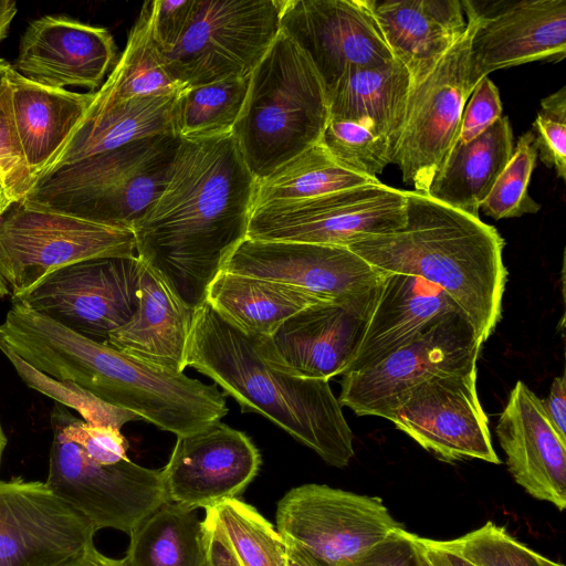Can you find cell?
<instances>
[{"mask_svg": "<svg viewBox=\"0 0 566 566\" xmlns=\"http://www.w3.org/2000/svg\"><path fill=\"white\" fill-rule=\"evenodd\" d=\"M495 432L507 469L531 496L563 511L566 506V441L552 427L539 399L518 380Z\"/></svg>", "mask_w": 566, "mask_h": 566, "instance_id": "603a6c76", "label": "cell"}, {"mask_svg": "<svg viewBox=\"0 0 566 566\" xmlns=\"http://www.w3.org/2000/svg\"><path fill=\"white\" fill-rule=\"evenodd\" d=\"M6 80L18 138L36 181L84 118L95 92L76 93L45 86L22 76L12 65Z\"/></svg>", "mask_w": 566, "mask_h": 566, "instance_id": "4316f807", "label": "cell"}, {"mask_svg": "<svg viewBox=\"0 0 566 566\" xmlns=\"http://www.w3.org/2000/svg\"><path fill=\"white\" fill-rule=\"evenodd\" d=\"M481 345L467 315L452 314L374 366L342 375L337 399L357 416L388 420L419 384L476 368Z\"/></svg>", "mask_w": 566, "mask_h": 566, "instance_id": "30bf717a", "label": "cell"}, {"mask_svg": "<svg viewBox=\"0 0 566 566\" xmlns=\"http://www.w3.org/2000/svg\"><path fill=\"white\" fill-rule=\"evenodd\" d=\"M284 0H193L176 46L163 53L187 87L251 76L281 31Z\"/></svg>", "mask_w": 566, "mask_h": 566, "instance_id": "52a82bcc", "label": "cell"}, {"mask_svg": "<svg viewBox=\"0 0 566 566\" xmlns=\"http://www.w3.org/2000/svg\"><path fill=\"white\" fill-rule=\"evenodd\" d=\"M281 30L310 57L327 95L348 70L394 60L361 0H284Z\"/></svg>", "mask_w": 566, "mask_h": 566, "instance_id": "ffe728a7", "label": "cell"}, {"mask_svg": "<svg viewBox=\"0 0 566 566\" xmlns=\"http://www.w3.org/2000/svg\"><path fill=\"white\" fill-rule=\"evenodd\" d=\"M423 566H475L448 547L443 541L413 535Z\"/></svg>", "mask_w": 566, "mask_h": 566, "instance_id": "c3c4849f", "label": "cell"}, {"mask_svg": "<svg viewBox=\"0 0 566 566\" xmlns=\"http://www.w3.org/2000/svg\"><path fill=\"white\" fill-rule=\"evenodd\" d=\"M0 345L39 371L72 380L127 411L143 406L157 384L154 365L78 335L19 303H12L0 325Z\"/></svg>", "mask_w": 566, "mask_h": 566, "instance_id": "8992f818", "label": "cell"}, {"mask_svg": "<svg viewBox=\"0 0 566 566\" xmlns=\"http://www.w3.org/2000/svg\"><path fill=\"white\" fill-rule=\"evenodd\" d=\"M443 542L475 566H564L533 551L491 521Z\"/></svg>", "mask_w": 566, "mask_h": 566, "instance_id": "ab89813d", "label": "cell"}, {"mask_svg": "<svg viewBox=\"0 0 566 566\" xmlns=\"http://www.w3.org/2000/svg\"><path fill=\"white\" fill-rule=\"evenodd\" d=\"M133 255L132 230L15 202L0 216V297L13 301L48 274L74 262Z\"/></svg>", "mask_w": 566, "mask_h": 566, "instance_id": "ba28073f", "label": "cell"}, {"mask_svg": "<svg viewBox=\"0 0 566 566\" xmlns=\"http://www.w3.org/2000/svg\"><path fill=\"white\" fill-rule=\"evenodd\" d=\"M455 313L464 312L437 285L418 276L386 272L346 373L374 366L431 325Z\"/></svg>", "mask_w": 566, "mask_h": 566, "instance_id": "d4e9b609", "label": "cell"}, {"mask_svg": "<svg viewBox=\"0 0 566 566\" xmlns=\"http://www.w3.org/2000/svg\"><path fill=\"white\" fill-rule=\"evenodd\" d=\"M186 367L213 380L242 412L262 415L327 464L345 468L354 436L328 380L304 378L272 364L248 335L207 301L195 310Z\"/></svg>", "mask_w": 566, "mask_h": 566, "instance_id": "7a4b0ae2", "label": "cell"}, {"mask_svg": "<svg viewBox=\"0 0 566 566\" xmlns=\"http://www.w3.org/2000/svg\"><path fill=\"white\" fill-rule=\"evenodd\" d=\"M0 182L17 202L31 190V174L14 127L7 80L0 85Z\"/></svg>", "mask_w": 566, "mask_h": 566, "instance_id": "7bdbcfd3", "label": "cell"}, {"mask_svg": "<svg viewBox=\"0 0 566 566\" xmlns=\"http://www.w3.org/2000/svg\"><path fill=\"white\" fill-rule=\"evenodd\" d=\"M406 206L405 190L380 181L307 200L270 202L253 208L247 238L348 248L403 227Z\"/></svg>", "mask_w": 566, "mask_h": 566, "instance_id": "9c48e42d", "label": "cell"}, {"mask_svg": "<svg viewBox=\"0 0 566 566\" xmlns=\"http://www.w3.org/2000/svg\"><path fill=\"white\" fill-rule=\"evenodd\" d=\"M410 86L407 69L395 59L374 67L350 69L328 92L329 117L363 124L396 150Z\"/></svg>", "mask_w": 566, "mask_h": 566, "instance_id": "f1b7e54d", "label": "cell"}, {"mask_svg": "<svg viewBox=\"0 0 566 566\" xmlns=\"http://www.w3.org/2000/svg\"><path fill=\"white\" fill-rule=\"evenodd\" d=\"M75 566H124L122 559H114L99 553L93 546Z\"/></svg>", "mask_w": 566, "mask_h": 566, "instance_id": "816d5d0a", "label": "cell"}, {"mask_svg": "<svg viewBox=\"0 0 566 566\" xmlns=\"http://www.w3.org/2000/svg\"><path fill=\"white\" fill-rule=\"evenodd\" d=\"M501 116L502 103L499 90L486 76L478 83L465 103L457 142L468 143L472 140Z\"/></svg>", "mask_w": 566, "mask_h": 566, "instance_id": "ee69618b", "label": "cell"}, {"mask_svg": "<svg viewBox=\"0 0 566 566\" xmlns=\"http://www.w3.org/2000/svg\"><path fill=\"white\" fill-rule=\"evenodd\" d=\"M286 548V566H323L298 544L283 538Z\"/></svg>", "mask_w": 566, "mask_h": 566, "instance_id": "f907efd6", "label": "cell"}, {"mask_svg": "<svg viewBox=\"0 0 566 566\" xmlns=\"http://www.w3.org/2000/svg\"><path fill=\"white\" fill-rule=\"evenodd\" d=\"M205 511L224 534L241 566H286L283 536L255 507L231 497Z\"/></svg>", "mask_w": 566, "mask_h": 566, "instance_id": "d590c367", "label": "cell"}, {"mask_svg": "<svg viewBox=\"0 0 566 566\" xmlns=\"http://www.w3.org/2000/svg\"><path fill=\"white\" fill-rule=\"evenodd\" d=\"M321 143L345 168L377 178L392 164L391 144L369 127L354 120L329 117Z\"/></svg>", "mask_w": 566, "mask_h": 566, "instance_id": "74e56055", "label": "cell"}, {"mask_svg": "<svg viewBox=\"0 0 566 566\" xmlns=\"http://www.w3.org/2000/svg\"><path fill=\"white\" fill-rule=\"evenodd\" d=\"M395 60L421 82L467 29L460 0H361Z\"/></svg>", "mask_w": 566, "mask_h": 566, "instance_id": "cb8c5ba5", "label": "cell"}, {"mask_svg": "<svg viewBox=\"0 0 566 566\" xmlns=\"http://www.w3.org/2000/svg\"><path fill=\"white\" fill-rule=\"evenodd\" d=\"M474 18L470 43L472 90L491 72L566 55V0H461Z\"/></svg>", "mask_w": 566, "mask_h": 566, "instance_id": "ac0fdd59", "label": "cell"}, {"mask_svg": "<svg viewBox=\"0 0 566 566\" xmlns=\"http://www.w3.org/2000/svg\"><path fill=\"white\" fill-rule=\"evenodd\" d=\"M196 510L166 501L128 533L124 566H203V522Z\"/></svg>", "mask_w": 566, "mask_h": 566, "instance_id": "d6a6232c", "label": "cell"}, {"mask_svg": "<svg viewBox=\"0 0 566 566\" xmlns=\"http://www.w3.org/2000/svg\"><path fill=\"white\" fill-rule=\"evenodd\" d=\"M544 411L554 430L563 441H566V379L565 376L555 377L549 395L542 399Z\"/></svg>", "mask_w": 566, "mask_h": 566, "instance_id": "681fc988", "label": "cell"}, {"mask_svg": "<svg viewBox=\"0 0 566 566\" xmlns=\"http://www.w3.org/2000/svg\"><path fill=\"white\" fill-rule=\"evenodd\" d=\"M532 133L541 161L566 178V86L541 99Z\"/></svg>", "mask_w": 566, "mask_h": 566, "instance_id": "b9f144b4", "label": "cell"}, {"mask_svg": "<svg viewBox=\"0 0 566 566\" xmlns=\"http://www.w3.org/2000/svg\"><path fill=\"white\" fill-rule=\"evenodd\" d=\"M329 119L325 84L282 30L253 70L232 136L256 180L321 142Z\"/></svg>", "mask_w": 566, "mask_h": 566, "instance_id": "277c9868", "label": "cell"}, {"mask_svg": "<svg viewBox=\"0 0 566 566\" xmlns=\"http://www.w3.org/2000/svg\"><path fill=\"white\" fill-rule=\"evenodd\" d=\"M6 444H7V438H6V434H4L1 423H0V462H1V457H2L3 450L6 448Z\"/></svg>", "mask_w": 566, "mask_h": 566, "instance_id": "9f6ffc18", "label": "cell"}, {"mask_svg": "<svg viewBox=\"0 0 566 566\" xmlns=\"http://www.w3.org/2000/svg\"><path fill=\"white\" fill-rule=\"evenodd\" d=\"M206 301L245 334L261 337H270L307 306L333 302L287 284L226 271L210 283Z\"/></svg>", "mask_w": 566, "mask_h": 566, "instance_id": "4dcf8cb0", "label": "cell"}, {"mask_svg": "<svg viewBox=\"0 0 566 566\" xmlns=\"http://www.w3.org/2000/svg\"><path fill=\"white\" fill-rule=\"evenodd\" d=\"M15 202L8 189L0 182V216Z\"/></svg>", "mask_w": 566, "mask_h": 566, "instance_id": "db71d44e", "label": "cell"}, {"mask_svg": "<svg viewBox=\"0 0 566 566\" xmlns=\"http://www.w3.org/2000/svg\"><path fill=\"white\" fill-rule=\"evenodd\" d=\"M221 271L287 284L327 301L373 294L386 275L346 247L248 238Z\"/></svg>", "mask_w": 566, "mask_h": 566, "instance_id": "e0dca14e", "label": "cell"}, {"mask_svg": "<svg viewBox=\"0 0 566 566\" xmlns=\"http://www.w3.org/2000/svg\"><path fill=\"white\" fill-rule=\"evenodd\" d=\"M195 310L142 261L137 310L108 335L106 344L147 363L184 371Z\"/></svg>", "mask_w": 566, "mask_h": 566, "instance_id": "484cf974", "label": "cell"}, {"mask_svg": "<svg viewBox=\"0 0 566 566\" xmlns=\"http://www.w3.org/2000/svg\"><path fill=\"white\" fill-rule=\"evenodd\" d=\"M476 377L478 368L430 378L413 387L388 420L442 461L499 464Z\"/></svg>", "mask_w": 566, "mask_h": 566, "instance_id": "2e32d148", "label": "cell"}, {"mask_svg": "<svg viewBox=\"0 0 566 566\" xmlns=\"http://www.w3.org/2000/svg\"><path fill=\"white\" fill-rule=\"evenodd\" d=\"M401 526L381 499L324 484L293 488L276 509L283 538L302 546L323 566L349 565Z\"/></svg>", "mask_w": 566, "mask_h": 566, "instance_id": "4fadbf2b", "label": "cell"}, {"mask_svg": "<svg viewBox=\"0 0 566 566\" xmlns=\"http://www.w3.org/2000/svg\"><path fill=\"white\" fill-rule=\"evenodd\" d=\"M10 66H11L10 63H8L6 60L0 57V85L6 80L7 72H8Z\"/></svg>", "mask_w": 566, "mask_h": 566, "instance_id": "11a10c76", "label": "cell"}, {"mask_svg": "<svg viewBox=\"0 0 566 566\" xmlns=\"http://www.w3.org/2000/svg\"><path fill=\"white\" fill-rule=\"evenodd\" d=\"M181 139L158 135L40 176L27 208L134 229L165 189Z\"/></svg>", "mask_w": 566, "mask_h": 566, "instance_id": "5b68a950", "label": "cell"}, {"mask_svg": "<svg viewBox=\"0 0 566 566\" xmlns=\"http://www.w3.org/2000/svg\"><path fill=\"white\" fill-rule=\"evenodd\" d=\"M192 6L193 0L150 1L153 36L163 53L179 42L190 20Z\"/></svg>", "mask_w": 566, "mask_h": 566, "instance_id": "bcb514c9", "label": "cell"}, {"mask_svg": "<svg viewBox=\"0 0 566 566\" xmlns=\"http://www.w3.org/2000/svg\"><path fill=\"white\" fill-rule=\"evenodd\" d=\"M117 48L107 29L67 17L44 15L23 32L13 69L39 84L98 88L115 64Z\"/></svg>", "mask_w": 566, "mask_h": 566, "instance_id": "7402d4cb", "label": "cell"}, {"mask_svg": "<svg viewBox=\"0 0 566 566\" xmlns=\"http://www.w3.org/2000/svg\"><path fill=\"white\" fill-rule=\"evenodd\" d=\"M0 350L28 387L52 398L56 403L76 410L90 424L120 430L125 423L139 419L130 411L103 401L72 380L54 379L39 371L4 346L0 345Z\"/></svg>", "mask_w": 566, "mask_h": 566, "instance_id": "8d00e7d4", "label": "cell"}, {"mask_svg": "<svg viewBox=\"0 0 566 566\" xmlns=\"http://www.w3.org/2000/svg\"><path fill=\"white\" fill-rule=\"evenodd\" d=\"M513 130L506 116L468 143L457 142L434 175L428 195L474 218L512 157Z\"/></svg>", "mask_w": 566, "mask_h": 566, "instance_id": "83f0119b", "label": "cell"}, {"mask_svg": "<svg viewBox=\"0 0 566 566\" xmlns=\"http://www.w3.org/2000/svg\"><path fill=\"white\" fill-rule=\"evenodd\" d=\"M413 535L398 527L347 566H423Z\"/></svg>", "mask_w": 566, "mask_h": 566, "instance_id": "f6af8a7d", "label": "cell"}, {"mask_svg": "<svg viewBox=\"0 0 566 566\" xmlns=\"http://www.w3.org/2000/svg\"><path fill=\"white\" fill-rule=\"evenodd\" d=\"M45 484L97 531L109 527L128 534L167 501L161 469L144 468L128 458L101 463L55 429Z\"/></svg>", "mask_w": 566, "mask_h": 566, "instance_id": "7c38bea8", "label": "cell"}, {"mask_svg": "<svg viewBox=\"0 0 566 566\" xmlns=\"http://www.w3.org/2000/svg\"><path fill=\"white\" fill-rule=\"evenodd\" d=\"M180 93L136 97L98 115L84 117L43 174L135 140L176 135L175 112Z\"/></svg>", "mask_w": 566, "mask_h": 566, "instance_id": "f546056e", "label": "cell"}, {"mask_svg": "<svg viewBox=\"0 0 566 566\" xmlns=\"http://www.w3.org/2000/svg\"><path fill=\"white\" fill-rule=\"evenodd\" d=\"M537 155L534 134L528 130L517 139L511 159L481 203L484 214L500 220L536 213L541 209L527 191Z\"/></svg>", "mask_w": 566, "mask_h": 566, "instance_id": "f35d334b", "label": "cell"}, {"mask_svg": "<svg viewBox=\"0 0 566 566\" xmlns=\"http://www.w3.org/2000/svg\"><path fill=\"white\" fill-rule=\"evenodd\" d=\"M17 10L15 1L0 0V41L7 36L9 27L17 13Z\"/></svg>", "mask_w": 566, "mask_h": 566, "instance_id": "f5cc1de1", "label": "cell"}, {"mask_svg": "<svg viewBox=\"0 0 566 566\" xmlns=\"http://www.w3.org/2000/svg\"><path fill=\"white\" fill-rule=\"evenodd\" d=\"M378 293L379 290L363 297L323 302L301 310L270 337L255 336L261 353L272 364L304 378L329 381L344 375Z\"/></svg>", "mask_w": 566, "mask_h": 566, "instance_id": "d6986e66", "label": "cell"}, {"mask_svg": "<svg viewBox=\"0 0 566 566\" xmlns=\"http://www.w3.org/2000/svg\"><path fill=\"white\" fill-rule=\"evenodd\" d=\"M170 73L153 36L150 1L143 4L126 46L84 117L98 115L129 99L170 95L186 90Z\"/></svg>", "mask_w": 566, "mask_h": 566, "instance_id": "1f68e13d", "label": "cell"}, {"mask_svg": "<svg viewBox=\"0 0 566 566\" xmlns=\"http://www.w3.org/2000/svg\"><path fill=\"white\" fill-rule=\"evenodd\" d=\"M250 76L231 77L187 87L176 102V135L185 140H202L232 134L243 107Z\"/></svg>", "mask_w": 566, "mask_h": 566, "instance_id": "e575fe53", "label": "cell"}, {"mask_svg": "<svg viewBox=\"0 0 566 566\" xmlns=\"http://www.w3.org/2000/svg\"><path fill=\"white\" fill-rule=\"evenodd\" d=\"M379 182L338 164L319 142L268 177L256 180L253 208L270 202L300 201Z\"/></svg>", "mask_w": 566, "mask_h": 566, "instance_id": "836d02e7", "label": "cell"}, {"mask_svg": "<svg viewBox=\"0 0 566 566\" xmlns=\"http://www.w3.org/2000/svg\"><path fill=\"white\" fill-rule=\"evenodd\" d=\"M206 560L203 566H241L224 534L205 515Z\"/></svg>", "mask_w": 566, "mask_h": 566, "instance_id": "7dc6e473", "label": "cell"}, {"mask_svg": "<svg viewBox=\"0 0 566 566\" xmlns=\"http://www.w3.org/2000/svg\"><path fill=\"white\" fill-rule=\"evenodd\" d=\"M142 261L102 256L74 262L48 274L11 303H19L98 343L126 324L138 306Z\"/></svg>", "mask_w": 566, "mask_h": 566, "instance_id": "8fae6325", "label": "cell"}, {"mask_svg": "<svg viewBox=\"0 0 566 566\" xmlns=\"http://www.w3.org/2000/svg\"><path fill=\"white\" fill-rule=\"evenodd\" d=\"M467 29L437 66L409 92L403 128L392 164L403 182L427 193L430 184L455 144L460 122L471 93L470 43L474 30L472 13L463 9Z\"/></svg>", "mask_w": 566, "mask_h": 566, "instance_id": "5bb4252c", "label": "cell"}, {"mask_svg": "<svg viewBox=\"0 0 566 566\" xmlns=\"http://www.w3.org/2000/svg\"><path fill=\"white\" fill-rule=\"evenodd\" d=\"M96 532L45 482L0 480V566H75Z\"/></svg>", "mask_w": 566, "mask_h": 566, "instance_id": "9a60e30c", "label": "cell"}, {"mask_svg": "<svg viewBox=\"0 0 566 566\" xmlns=\"http://www.w3.org/2000/svg\"><path fill=\"white\" fill-rule=\"evenodd\" d=\"M51 423L53 429L75 442L95 461L113 464L127 459L128 442L120 430L90 424L60 403L52 409Z\"/></svg>", "mask_w": 566, "mask_h": 566, "instance_id": "60d3db41", "label": "cell"}, {"mask_svg": "<svg viewBox=\"0 0 566 566\" xmlns=\"http://www.w3.org/2000/svg\"><path fill=\"white\" fill-rule=\"evenodd\" d=\"M255 187L232 134L181 139L165 189L133 229L136 255L197 308L247 238Z\"/></svg>", "mask_w": 566, "mask_h": 566, "instance_id": "6da1fadb", "label": "cell"}, {"mask_svg": "<svg viewBox=\"0 0 566 566\" xmlns=\"http://www.w3.org/2000/svg\"><path fill=\"white\" fill-rule=\"evenodd\" d=\"M405 193L403 227L348 249L382 272L418 276L440 287L485 342L502 316L507 280L503 238L480 218L423 192Z\"/></svg>", "mask_w": 566, "mask_h": 566, "instance_id": "3957f363", "label": "cell"}, {"mask_svg": "<svg viewBox=\"0 0 566 566\" xmlns=\"http://www.w3.org/2000/svg\"><path fill=\"white\" fill-rule=\"evenodd\" d=\"M261 454L243 431L221 421L177 437L161 469L167 501L191 510L237 497L255 478Z\"/></svg>", "mask_w": 566, "mask_h": 566, "instance_id": "44dd1931", "label": "cell"}]
</instances>
